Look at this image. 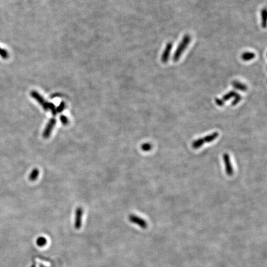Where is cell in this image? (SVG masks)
Listing matches in <instances>:
<instances>
[{
    "label": "cell",
    "instance_id": "277c9868",
    "mask_svg": "<svg viewBox=\"0 0 267 267\" xmlns=\"http://www.w3.org/2000/svg\"><path fill=\"white\" fill-rule=\"evenodd\" d=\"M223 160H224L225 164L226 174H227V175L231 176L233 175L234 171H233V168H232L231 163V161H230V155L228 153H225L223 155Z\"/></svg>",
    "mask_w": 267,
    "mask_h": 267
},
{
    "label": "cell",
    "instance_id": "e0dca14e",
    "mask_svg": "<svg viewBox=\"0 0 267 267\" xmlns=\"http://www.w3.org/2000/svg\"><path fill=\"white\" fill-rule=\"evenodd\" d=\"M36 267V264H33V265H32V266H31V267Z\"/></svg>",
    "mask_w": 267,
    "mask_h": 267
},
{
    "label": "cell",
    "instance_id": "8fae6325",
    "mask_svg": "<svg viewBox=\"0 0 267 267\" xmlns=\"http://www.w3.org/2000/svg\"><path fill=\"white\" fill-rule=\"evenodd\" d=\"M0 56L4 59H6L8 58L9 54L6 50L0 47Z\"/></svg>",
    "mask_w": 267,
    "mask_h": 267
},
{
    "label": "cell",
    "instance_id": "9a60e30c",
    "mask_svg": "<svg viewBox=\"0 0 267 267\" xmlns=\"http://www.w3.org/2000/svg\"><path fill=\"white\" fill-rule=\"evenodd\" d=\"M254 56L253 54L250 53V55H248V54H244V55L243 56V58L244 59V60H249V59L253 58Z\"/></svg>",
    "mask_w": 267,
    "mask_h": 267
},
{
    "label": "cell",
    "instance_id": "30bf717a",
    "mask_svg": "<svg viewBox=\"0 0 267 267\" xmlns=\"http://www.w3.org/2000/svg\"><path fill=\"white\" fill-rule=\"evenodd\" d=\"M152 148V145L150 143H143L141 145V149L144 152L150 151Z\"/></svg>",
    "mask_w": 267,
    "mask_h": 267
},
{
    "label": "cell",
    "instance_id": "6da1fadb",
    "mask_svg": "<svg viewBox=\"0 0 267 267\" xmlns=\"http://www.w3.org/2000/svg\"><path fill=\"white\" fill-rule=\"evenodd\" d=\"M56 123V120L55 118H52L50 120V121H48V124L46 125L43 132V137L45 139H48L53 129V127L55 126Z\"/></svg>",
    "mask_w": 267,
    "mask_h": 267
},
{
    "label": "cell",
    "instance_id": "52a82bcc",
    "mask_svg": "<svg viewBox=\"0 0 267 267\" xmlns=\"http://www.w3.org/2000/svg\"><path fill=\"white\" fill-rule=\"evenodd\" d=\"M218 132H214L213 134L207 136L203 138H202V140L203 141V142H211L212 141H214V140L218 136Z\"/></svg>",
    "mask_w": 267,
    "mask_h": 267
},
{
    "label": "cell",
    "instance_id": "3957f363",
    "mask_svg": "<svg viewBox=\"0 0 267 267\" xmlns=\"http://www.w3.org/2000/svg\"><path fill=\"white\" fill-rule=\"evenodd\" d=\"M83 214V210L81 207H79L75 211V222L74 226L75 229L79 230L81 228L82 225V218Z\"/></svg>",
    "mask_w": 267,
    "mask_h": 267
},
{
    "label": "cell",
    "instance_id": "5bb4252c",
    "mask_svg": "<svg viewBox=\"0 0 267 267\" xmlns=\"http://www.w3.org/2000/svg\"><path fill=\"white\" fill-rule=\"evenodd\" d=\"M65 107H66L65 103L62 102V103L59 105V106L57 108V109H56V111H57L58 113H61V112H62V111L64 109Z\"/></svg>",
    "mask_w": 267,
    "mask_h": 267
},
{
    "label": "cell",
    "instance_id": "2e32d148",
    "mask_svg": "<svg viewBox=\"0 0 267 267\" xmlns=\"http://www.w3.org/2000/svg\"><path fill=\"white\" fill-rule=\"evenodd\" d=\"M216 104L218 105H219V106H223V105H224V102L222 100H220V99H216Z\"/></svg>",
    "mask_w": 267,
    "mask_h": 267
},
{
    "label": "cell",
    "instance_id": "7c38bea8",
    "mask_svg": "<svg viewBox=\"0 0 267 267\" xmlns=\"http://www.w3.org/2000/svg\"><path fill=\"white\" fill-rule=\"evenodd\" d=\"M60 121L62 123V124L64 125H67L69 124V120L68 119V118L64 115L61 116L60 117Z\"/></svg>",
    "mask_w": 267,
    "mask_h": 267
},
{
    "label": "cell",
    "instance_id": "ba28073f",
    "mask_svg": "<svg viewBox=\"0 0 267 267\" xmlns=\"http://www.w3.org/2000/svg\"><path fill=\"white\" fill-rule=\"evenodd\" d=\"M38 176H39V170L37 168H35L32 171L31 173L30 174L29 176V179L31 181H35L37 179Z\"/></svg>",
    "mask_w": 267,
    "mask_h": 267
},
{
    "label": "cell",
    "instance_id": "9c48e42d",
    "mask_svg": "<svg viewBox=\"0 0 267 267\" xmlns=\"http://www.w3.org/2000/svg\"><path fill=\"white\" fill-rule=\"evenodd\" d=\"M36 244L39 247H43L45 246L47 243V240L44 237H40L36 239Z\"/></svg>",
    "mask_w": 267,
    "mask_h": 267
},
{
    "label": "cell",
    "instance_id": "5b68a950",
    "mask_svg": "<svg viewBox=\"0 0 267 267\" xmlns=\"http://www.w3.org/2000/svg\"><path fill=\"white\" fill-rule=\"evenodd\" d=\"M32 96L36 99V100L43 107V109L45 111H47L48 109V106H49V103L46 102L44 99L36 92H33L32 93Z\"/></svg>",
    "mask_w": 267,
    "mask_h": 267
},
{
    "label": "cell",
    "instance_id": "7a4b0ae2",
    "mask_svg": "<svg viewBox=\"0 0 267 267\" xmlns=\"http://www.w3.org/2000/svg\"><path fill=\"white\" fill-rule=\"evenodd\" d=\"M129 220L134 224L137 225L138 226H139L141 228H142L143 229H146L147 227V222L142 219L141 218L134 215V214H131L129 217Z\"/></svg>",
    "mask_w": 267,
    "mask_h": 267
},
{
    "label": "cell",
    "instance_id": "8992f818",
    "mask_svg": "<svg viewBox=\"0 0 267 267\" xmlns=\"http://www.w3.org/2000/svg\"><path fill=\"white\" fill-rule=\"evenodd\" d=\"M189 40H190L189 37V36H186V38H185V39L182 41V42L181 43L180 47H179V48L178 49V51L176 52V54H175V59H176L179 58V57L180 56V55H181V54L182 53V50H184V48H185L186 47V46H187V43H189Z\"/></svg>",
    "mask_w": 267,
    "mask_h": 267
},
{
    "label": "cell",
    "instance_id": "4fadbf2b",
    "mask_svg": "<svg viewBox=\"0 0 267 267\" xmlns=\"http://www.w3.org/2000/svg\"><path fill=\"white\" fill-rule=\"evenodd\" d=\"M237 95V94L236 92H232L229 93L228 94H227V95H225V96H224V97H223V100H230V98L231 97H234V96H235V95Z\"/></svg>",
    "mask_w": 267,
    "mask_h": 267
}]
</instances>
